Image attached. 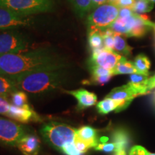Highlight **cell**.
Instances as JSON below:
<instances>
[{"instance_id": "cell-1", "label": "cell", "mask_w": 155, "mask_h": 155, "mask_svg": "<svg viewBox=\"0 0 155 155\" xmlns=\"http://www.w3.org/2000/svg\"><path fill=\"white\" fill-rule=\"evenodd\" d=\"M67 63L50 50L41 48L17 54H0V70L6 76L66 68Z\"/></svg>"}, {"instance_id": "cell-2", "label": "cell", "mask_w": 155, "mask_h": 155, "mask_svg": "<svg viewBox=\"0 0 155 155\" xmlns=\"http://www.w3.org/2000/svg\"><path fill=\"white\" fill-rule=\"evenodd\" d=\"M66 68L22 73L10 77L19 90L40 94L60 88L67 80Z\"/></svg>"}, {"instance_id": "cell-3", "label": "cell", "mask_w": 155, "mask_h": 155, "mask_svg": "<svg viewBox=\"0 0 155 155\" xmlns=\"http://www.w3.org/2000/svg\"><path fill=\"white\" fill-rule=\"evenodd\" d=\"M154 24L145 15L134 14L127 17H119L109 27L114 33L124 37L141 38L154 28Z\"/></svg>"}, {"instance_id": "cell-4", "label": "cell", "mask_w": 155, "mask_h": 155, "mask_svg": "<svg viewBox=\"0 0 155 155\" xmlns=\"http://www.w3.org/2000/svg\"><path fill=\"white\" fill-rule=\"evenodd\" d=\"M45 141L55 150L62 152L65 144L74 142L75 129L66 124L50 121L45 124L40 129Z\"/></svg>"}, {"instance_id": "cell-5", "label": "cell", "mask_w": 155, "mask_h": 155, "mask_svg": "<svg viewBox=\"0 0 155 155\" xmlns=\"http://www.w3.org/2000/svg\"><path fill=\"white\" fill-rule=\"evenodd\" d=\"M0 7L19 15L31 16L51 10L53 0H0Z\"/></svg>"}, {"instance_id": "cell-6", "label": "cell", "mask_w": 155, "mask_h": 155, "mask_svg": "<svg viewBox=\"0 0 155 155\" xmlns=\"http://www.w3.org/2000/svg\"><path fill=\"white\" fill-rule=\"evenodd\" d=\"M119 9L111 3L96 7L87 18L88 29L104 30L108 28L119 17Z\"/></svg>"}, {"instance_id": "cell-7", "label": "cell", "mask_w": 155, "mask_h": 155, "mask_svg": "<svg viewBox=\"0 0 155 155\" xmlns=\"http://www.w3.org/2000/svg\"><path fill=\"white\" fill-rule=\"evenodd\" d=\"M34 49V45L19 32L10 30L0 34V54L22 53Z\"/></svg>"}, {"instance_id": "cell-8", "label": "cell", "mask_w": 155, "mask_h": 155, "mask_svg": "<svg viewBox=\"0 0 155 155\" xmlns=\"http://www.w3.org/2000/svg\"><path fill=\"white\" fill-rule=\"evenodd\" d=\"M26 135L24 128L12 120L0 117V143L7 146L17 147Z\"/></svg>"}, {"instance_id": "cell-9", "label": "cell", "mask_w": 155, "mask_h": 155, "mask_svg": "<svg viewBox=\"0 0 155 155\" xmlns=\"http://www.w3.org/2000/svg\"><path fill=\"white\" fill-rule=\"evenodd\" d=\"M33 23L32 17L19 15L0 7V30L27 28L30 27Z\"/></svg>"}, {"instance_id": "cell-10", "label": "cell", "mask_w": 155, "mask_h": 155, "mask_svg": "<svg viewBox=\"0 0 155 155\" xmlns=\"http://www.w3.org/2000/svg\"><path fill=\"white\" fill-rule=\"evenodd\" d=\"M121 58L122 55L114 50L103 48L101 50L92 52L90 65H98L113 71Z\"/></svg>"}, {"instance_id": "cell-11", "label": "cell", "mask_w": 155, "mask_h": 155, "mask_svg": "<svg viewBox=\"0 0 155 155\" xmlns=\"http://www.w3.org/2000/svg\"><path fill=\"white\" fill-rule=\"evenodd\" d=\"M6 116L22 123L41 121L38 114L30 107L29 104L22 107H17L13 104H10L9 111Z\"/></svg>"}, {"instance_id": "cell-12", "label": "cell", "mask_w": 155, "mask_h": 155, "mask_svg": "<svg viewBox=\"0 0 155 155\" xmlns=\"http://www.w3.org/2000/svg\"><path fill=\"white\" fill-rule=\"evenodd\" d=\"M65 93L74 96L78 101L77 109L83 110L94 106L97 102V96L86 89L80 88L74 91H66Z\"/></svg>"}, {"instance_id": "cell-13", "label": "cell", "mask_w": 155, "mask_h": 155, "mask_svg": "<svg viewBox=\"0 0 155 155\" xmlns=\"http://www.w3.org/2000/svg\"><path fill=\"white\" fill-rule=\"evenodd\" d=\"M139 96V95L137 91L128 83L124 86L114 88L106 96V98H110L115 101L128 102L131 104L134 98Z\"/></svg>"}, {"instance_id": "cell-14", "label": "cell", "mask_w": 155, "mask_h": 155, "mask_svg": "<svg viewBox=\"0 0 155 155\" xmlns=\"http://www.w3.org/2000/svg\"><path fill=\"white\" fill-rule=\"evenodd\" d=\"M24 155H38L40 150V141L36 136L26 134L17 146Z\"/></svg>"}, {"instance_id": "cell-15", "label": "cell", "mask_w": 155, "mask_h": 155, "mask_svg": "<svg viewBox=\"0 0 155 155\" xmlns=\"http://www.w3.org/2000/svg\"><path fill=\"white\" fill-rule=\"evenodd\" d=\"M75 137L86 143L89 148H95L99 143L97 137V130L90 126H83L75 129Z\"/></svg>"}, {"instance_id": "cell-16", "label": "cell", "mask_w": 155, "mask_h": 155, "mask_svg": "<svg viewBox=\"0 0 155 155\" xmlns=\"http://www.w3.org/2000/svg\"><path fill=\"white\" fill-rule=\"evenodd\" d=\"M149 75L141 74V73H134L130 75L129 82L134 88L137 91L139 96L147 94L149 92L147 90V83L149 81Z\"/></svg>"}, {"instance_id": "cell-17", "label": "cell", "mask_w": 155, "mask_h": 155, "mask_svg": "<svg viewBox=\"0 0 155 155\" xmlns=\"http://www.w3.org/2000/svg\"><path fill=\"white\" fill-rule=\"evenodd\" d=\"M112 140L116 145V152H127L130 144V137L127 131L122 129L114 131L112 134Z\"/></svg>"}, {"instance_id": "cell-18", "label": "cell", "mask_w": 155, "mask_h": 155, "mask_svg": "<svg viewBox=\"0 0 155 155\" xmlns=\"http://www.w3.org/2000/svg\"><path fill=\"white\" fill-rule=\"evenodd\" d=\"M19 90L15 81L10 77L0 75V96L9 100L12 95L16 91Z\"/></svg>"}, {"instance_id": "cell-19", "label": "cell", "mask_w": 155, "mask_h": 155, "mask_svg": "<svg viewBox=\"0 0 155 155\" xmlns=\"http://www.w3.org/2000/svg\"><path fill=\"white\" fill-rule=\"evenodd\" d=\"M88 44L91 51H97L104 48L103 31L98 29H88Z\"/></svg>"}, {"instance_id": "cell-20", "label": "cell", "mask_w": 155, "mask_h": 155, "mask_svg": "<svg viewBox=\"0 0 155 155\" xmlns=\"http://www.w3.org/2000/svg\"><path fill=\"white\" fill-rule=\"evenodd\" d=\"M114 51L116 53H119L121 55L127 56L129 55L131 53V48L129 45L127 44L125 38L124 36L121 35L119 34L114 33Z\"/></svg>"}, {"instance_id": "cell-21", "label": "cell", "mask_w": 155, "mask_h": 155, "mask_svg": "<svg viewBox=\"0 0 155 155\" xmlns=\"http://www.w3.org/2000/svg\"><path fill=\"white\" fill-rule=\"evenodd\" d=\"M113 75H122V74H134L137 73V71L136 70L133 63L127 61V58L122 56L121 59L117 63L115 68L113 70Z\"/></svg>"}, {"instance_id": "cell-22", "label": "cell", "mask_w": 155, "mask_h": 155, "mask_svg": "<svg viewBox=\"0 0 155 155\" xmlns=\"http://www.w3.org/2000/svg\"><path fill=\"white\" fill-rule=\"evenodd\" d=\"M133 64L137 73L149 75V70L150 68V61L146 55H143V54L137 55L134 59Z\"/></svg>"}, {"instance_id": "cell-23", "label": "cell", "mask_w": 155, "mask_h": 155, "mask_svg": "<svg viewBox=\"0 0 155 155\" xmlns=\"http://www.w3.org/2000/svg\"><path fill=\"white\" fill-rule=\"evenodd\" d=\"M77 14L83 17L93 9L91 0H71Z\"/></svg>"}, {"instance_id": "cell-24", "label": "cell", "mask_w": 155, "mask_h": 155, "mask_svg": "<svg viewBox=\"0 0 155 155\" xmlns=\"http://www.w3.org/2000/svg\"><path fill=\"white\" fill-rule=\"evenodd\" d=\"M154 8V3L150 0H135L132 10L135 14L144 15Z\"/></svg>"}, {"instance_id": "cell-25", "label": "cell", "mask_w": 155, "mask_h": 155, "mask_svg": "<svg viewBox=\"0 0 155 155\" xmlns=\"http://www.w3.org/2000/svg\"><path fill=\"white\" fill-rule=\"evenodd\" d=\"M11 101L12 104L17 107H22L28 104V96L23 91L17 90L13 93L11 96Z\"/></svg>"}, {"instance_id": "cell-26", "label": "cell", "mask_w": 155, "mask_h": 155, "mask_svg": "<svg viewBox=\"0 0 155 155\" xmlns=\"http://www.w3.org/2000/svg\"><path fill=\"white\" fill-rule=\"evenodd\" d=\"M113 76L112 75H104V76H94L92 75L91 78L88 81H84L83 82V84H92V85H101L103 86L105 83H108Z\"/></svg>"}, {"instance_id": "cell-27", "label": "cell", "mask_w": 155, "mask_h": 155, "mask_svg": "<svg viewBox=\"0 0 155 155\" xmlns=\"http://www.w3.org/2000/svg\"><path fill=\"white\" fill-rule=\"evenodd\" d=\"M90 69L92 75H94V76H104V75H114L112 71L104 68L98 66V65H90Z\"/></svg>"}, {"instance_id": "cell-28", "label": "cell", "mask_w": 155, "mask_h": 155, "mask_svg": "<svg viewBox=\"0 0 155 155\" xmlns=\"http://www.w3.org/2000/svg\"><path fill=\"white\" fill-rule=\"evenodd\" d=\"M65 155H83L84 154L79 152L77 150L76 147H75L74 142L68 143V144H65V146L62 149V152Z\"/></svg>"}, {"instance_id": "cell-29", "label": "cell", "mask_w": 155, "mask_h": 155, "mask_svg": "<svg viewBox=\"0 0 155 155\" xmlns=\"http://www.w3.org/2000/svg\"><path fill=\"white\" fill-rule=\"evenodd\" d=\"M94 149L97 151H102L104 152H116V145L114 143H98Z\"/></svg>"}, {"instance_id": "cell-30", "label": "cell", "mask_w": 155, "mask_h": 155, "mask_svg": "<svg viewBox=\"0 0 155 155\" xmlns=\"http://www.w3.org/2000/svg\"><path fill=\"white\" fill-rule=\"evenodd\" d=\"M129 155H155V154L149 152L146 149L141 146H134L131 149Z\"/></svg>"}, {"instance_id": "cell-31", "label": "cell", "mask_w": 155, "mask_h": 155, "mask_svg": "<svg viewBox=\"0 0 155 155\" xmlns=\"http://www.w3.org/2000/svg\"><path fill=\"white\" fill-rule=\"evenodd\" d=\"M10 104L8 99L2 96H0V114L5 116L7 115L9 111Z\"/></svg>"}, {"instance_id": "cell-32", "label": "cell", "mask_w": 155, "mask_h": 155, "mask_svg": "<svg viewBox=\"0 0 155 155\" xmlns=\"http://www.w3.org/2000/svg\"><path fill=\"white\" fill-rule=\"evenodd\" d=\"M74 143H75V147H76L77 150H78L79 152L83 153V154H85V153H86L87 151L90 149L88 145L86 144V143L83 142V141H81V139H79L76 137H75V138Z\"/></svg>"}, {"instance_id": "cell-33", "label": "cell", "mask_w": 155, "mask_h": 155, "mask_svg": "<svg viewBox=\"0 0 155 155\" xmlns=\"http://www.w3.org/2000/svg\"><path fill=\"white\" fill-rule=\"evenodd\" d=\"M135 0H119L115 4L119 8H124V7H127V8H132L134 5Z\"/></svg>"}, {"instance_id": "cell-34", "label": "cell", "mask_w": 155, "mask_h": 155, "mask_svg": "<svg viewBox=\"0 0 155 155\" xmlns=\"http://www.w3.org/2000/svg\"><path fill=\"white\" fill-rule=\"evenodd\" d=\"M134 14L132 9L127 8V7H124V8L119 9V17H127Z\"/></svg>"}, {"instance_id": "cell-35", "label": "cell", "mask_w": 155, "mask_h": 155, "mask_svg": "<svg viewBox=\"0 0 155 155\" xmlns=\"http://www.w3.org/2000/svg\"><path fill=\"white\" fill-rule=\"evenodd\" d=\"M91 2L93 9H95L96 7H98V6L108 3V0H91Z\"/></svg>"}, {"instance_id": "cell-36", "label": "cell", "mask_w": 155, "mask_h": 155, "mask_svg": "<svg viewBox=\"0 0 155 155\" xmlns=\"http://www.w3.org/2000/svg\"><path fill=\"white\" fill-rule=\"evenodd\" d=\"M154 88H155V75L153 77L149 78L148 83H147V90L149 91Z\"/></svg>"}, {"instance_id": "cell-37", "label": "cell", "mask_w": 155, "mask_h": 155, "mask_svg": "<svg viewBox=\"0 0 155 155\" xmlns=\"http://www.w3.org/2000/svg\"><path fill=\"white\" fill-rule=\"evenodd\" d=\"M115 155H127V153L126 152H117Z\"/></svg>"}, {"instance_id": "cell-38", "label": "cell", "mask_w": 155, "mask_h": 155, "mask_svg": "<svg viewBox=\"0 0 155 155\" xmlns=\"http://www.w3.org/2000/svg\"><path fill=\"white\" fill-rule=\"evenodd\" d=\"M118 1H119V0H108V3H111V4H113V5H115Z\"/></svg>"}, {"instance_id": "cell-39", "label": "cell", "mask_w": 155, "mask_h": 155, "mask_svg": "<svg viewBox=\"0 0 155 155\" xmlns=\"http://www.w3.org/2000/svg\"><path fill=\"white\" fill-rule=\"evenodd\" d=\"M0 75H4V76H6V75L4 74V73L1 71V70H0Z\"/></svg>"}, {"instance_id": "cell-40", "label": "cell", "mask_w": 155, "mask_h": 155, "mask_svg": "<svg viewBox=\"0 0 155 155\" xmlns=\"http://www.w3.org/2000/svg\"><path fill=\"white\" fill-rule=\"evenodd\" d=\"M150 1H151L153 3H155V0H150Z\"/></svg>"}, {"instance_id": "cell-41", "label": "cell", "mask_w": 155, "mask_h": 155, "mask_svg": "<svg viewBox=\"0 0 155 155\" xmlns=\"http://www.w3.org/2000/svg\"><path fill=\"white\" fill-rule=\"evenodd\" d=\"M154 30H155V24H154Z\"/></svg>"}]
</instances>
